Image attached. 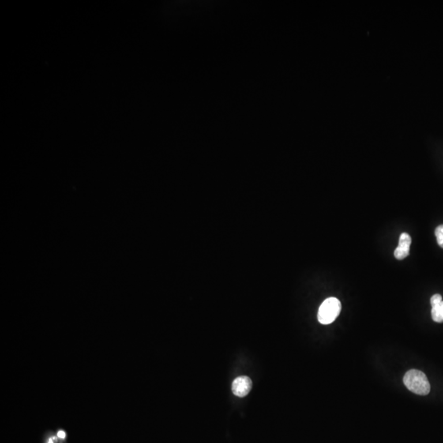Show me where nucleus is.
<instances>
[{"mask_svg":"<svg viewBox=\"0 0 443 443\" xmlns=\"http://www.w3.org/2000/svg\"><path fill=\"white\" fill-rule=\"evenodd\" d=\"M435 235L437 237V244L443 248V225H440L435 230Z\"/></svg>","mask_w":443,"mask_h":443,"instance_id":"nucleus-6","label":"nucleus"},{"mask_svg":"<svg viewBox=\"0 0 443 443\" xmlns=\"http://www.w3.org/2000/svg\"><path fill=\"white\" fill-rule=\"evenodd\" d=\"M342 310L340 301L335 297H330L320 305L318 320L322 324H330L335 321Z\"/></svg>","mask_w":443,"mask_h":443,"instance_id":"nucleus-2","label":"nucleus"},{"mask_svg":"<svg viewBox=\"0 0 443 443\" xmlns=\"http://www.w3.org/2000/svg\"><path fill=\"white\" fill-rule=\"evenodd\" d=\"M49 443H54V441H53V439L50 438V440H49Z\"/></svg>","mask_w":443,"mask_h":443,"instance_id":"nucleus-9","label":"nucleus"},{"mask_svg":"<svg viewBox=\"0 0 443 443\" xmlns=\"http://www.w3.org/2000/svg\"><path fill=\"white\" fill-rule=\"evenodd\" d=\"M410 245H411V237L408 233H402L399 238V245L394 252V256L397 260H402L406 259L410 255Z\"/></svg>","mask_w":443,"mask_h":443,"instance_id":"nucleus-4","label":"nucleus"},{"mask_svg":"<svg viewBox=\"0 0 443 443\" xmlns=\"http://www.w3.org/2000/svg\"><path fill=\"white\" fill-rule=\"evenodd\" d=\"M432 318L436 323H443V301L432 307Z\"/></svg>","mask_w":443,"mask_h":443,"instance_id":"nucleus-5","label":"nucleus"},{"mask_svg":"<svg viewBox=\"0 0 443 443\" xmlns=\"http://www.w3.org/2000/svg\"><path fill=\"white\" fill-rule=\"evenodd\" d=\"M58 437L61 439H64L66 437V433L64 431H59L58 433Z\"/></svg>","mask_w":443,"mask_h":443,"instance_id":"nucleus-8","label":"nucleus"},{"mask_svg":"<svg viewBox=\"0 0 443 443\" xmlns=\"http://www.w3.org/2000/svg\"><path fill=\"white\" fill-rule=\"evenodd\" d=\"M441 301H442V297H441V295H439V294H435V295L431 297L430 302L432 307L434 306V305H437V304L441 303Z\"/></svg>","mask_w":443,"mask_h":443,"instance_id":"nucleus-7","label":"nucleus"},{"mask_svg":"<svg viewBox=\"0 0 443 443\" xmlns=\"http://www.w3.org/2000/svg\"><path fill=\"white\" fill-rule=\"evenodd\" d=\"M252 388V381L247 376H241L236 378L231 384V390L235 396L245 397Z\"/></svg>","mask_w":443,"mask_h":443,"instance_id":"nucleus-3","label":"nucleus"},{"mask_svg":"<svg viewBox=\"0 0 443 443\" xmlns=\"http://www.w3.org/2000/svg\"><path fill=\"white\" fill-rule=\"evenodd\" d=\"M403 382L406 388L413 393L426 396L430 392V384L426 375L416 369H411L405 374Z\"/></svg>","mask_w":443,"mask_h":443,"instance_id":"nucleus-1","label":"nucleus"}]
</instances>
